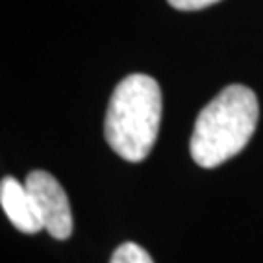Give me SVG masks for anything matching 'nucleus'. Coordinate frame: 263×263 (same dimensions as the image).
<instances>
[{
    "label": "nucleus",
    "mask_w": 263,
    "mask_h": 263,
    "mask_svg": "<svg viewBox=\"0 0 263 263\" xmlns=\"http://www.w3.org/2000/svg\"><path fill=\"white\" fill-rule=\"evenodd\" d=\"M259 104L242 84L226 86L199 113L191 135V158L201 168H216L244 151L255 133Z\"/></svg>",
    "instance_id": "1"
},
{
    "label": "nucleus",
    "mask_w": 263,
    "mask_h": 263,
    "mask_svg": "<svg viewBox=\"0 0 263 263\" xmlns=\"http://www.w3.org/2000/svg\"><path fill=\"white\" fill-rule=\"evenodd\" d=\"M162 121V92L146 74L123 78L107 105L104 135L115 154L141 162L151 154Z\"/></svg>",
    "instance_id": "2"
},
{
    "label": "nucleus",
    "mask_w": 263,
    "mask_h": 263,
    "mask_svg": "<svg viewBox=\"0 0 263 263\" xmlns=\"http://www.w3.org/2000/svg\"><path fill=\"white\" fill-rule=\"evenodd\" d=\"M26 187L35 201L43 228L57 240L72 234V213L63 185L43 170H35L26 178Z\"/></svg>",
    "instance_id": "3"
},
{
    "label": "nucleus",
    "mask_w": 263,
    "mask_h": 263,
    "mask_svg": "<svg viewBox=\"0 0 263 263\" xmlns=\"http://www.w3.org/2000/svg\"><path fill=\"white\" fill-rule=\"evenodd\" d=\"M0 203L10 222L18 228L20 232L35 234L43 230V220L39 215L35 201L28 191L26 183H20L16 178L6 176L0 183Z\"/></svg>",
    "instance_id": "4"
},
{
    "label": "nucleus",
    "mask_w": 263,
    "mask_h": 263,
    "mask_svg": "<svg viewBox=\"0 0 263 263\" xmlns=\"http://www.w3.org/2000/svg\"><path fill=\"white\" fill-rule=\"evenodd\" d=\"M109 263H154L152 261L151 254L141 248L135 242H125L121 244L111 255V261Z\"/></svg>",
    "instance_id": "5"
},
{
    "label": "nucleus",
    "mask_w": 263,
    "mask_h": 263,
    "mask_svg": "<svg viewBox=\"0 0 263 263\" xmlns=\"http://www.w3.org/2000/svg\"><path fill=\"white\" fill-rule=\"evenodd\" d=\"M170 6L176 10H183V12H191V10H203L211 6V4H216L218 0H168Z\"/></svg>",
    "instance_id": "6"
}]
</instances>
